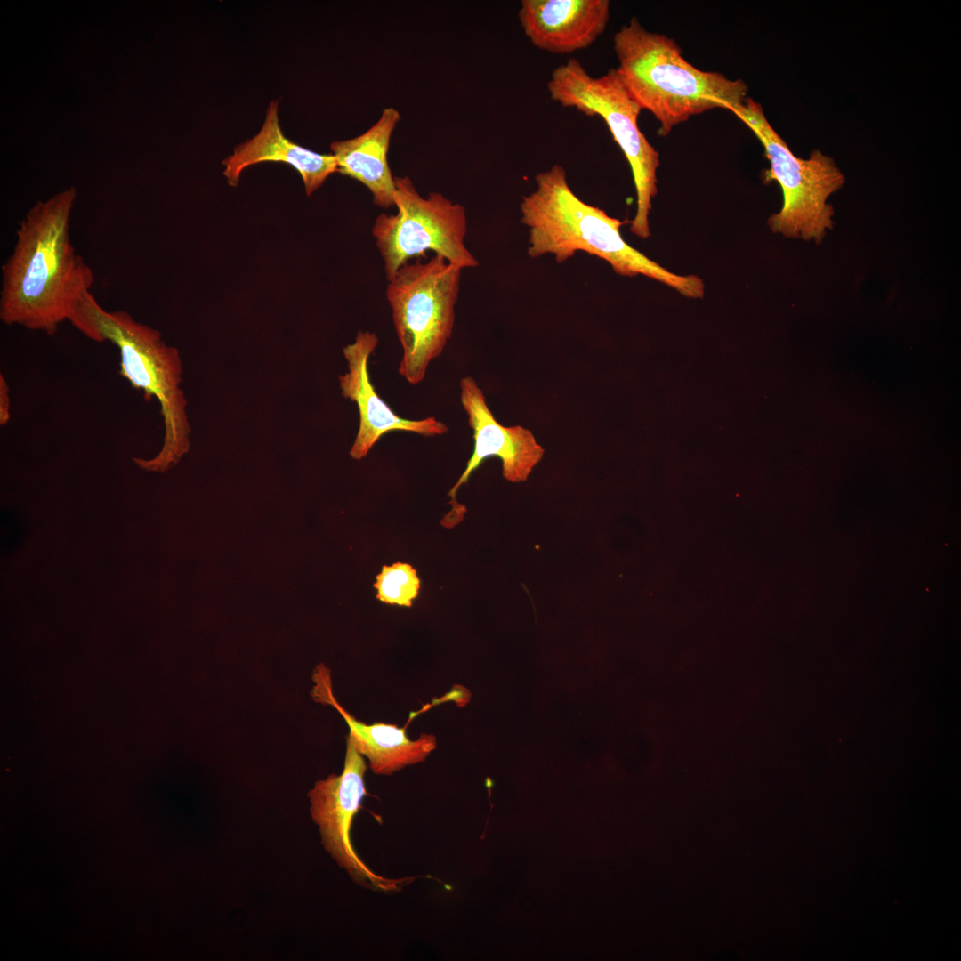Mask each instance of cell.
I'll return each mask as SVG.
<instances>
[{"mask_svg":"<svg viewBox=\"0 0 961 961\" xmlns=\"http://www.w3.org/2000/svg\"><path fill=\"white\" fill-rule=\"evenodd\" d=\"M397 214H380L372 235L390 281L412 257L433 251L461 269L474 268L478 261L467 249L464 207L441 193L423 198L408 177H394Z\"/></svg>","mask_w":961,"mask_h":961,"instance_id":"ba28073f","label":"cell"},{"mask_svg":"<svg viewBox=\"0 0 961 961\" xmlns=\"http://www.w3.org/2000/svg\"><path fill=\"white\" fill-rule=\"evenodd\" d=\"M278 110V101H271L259 133L236 146L233 153L222 161L223 175L230 186H237L241 173L250 166L282 162L297 170L306 195L311 196L330 174L337 172L336 159L333 154L311 151L287 138L280 128Z\"/></svg>","mask_w":961,"mask_h":961,"instance_id":"5bb4252c","label":"cell"},{"mask_svg":"<svg viewBox=\"0 0 961 961\" xmlns=\"http://www.w3.org/2000/svg\"><path fill=\"white\" fill-rule=\"evenodd\" d=\"M400 119L397 109H384L377 122L364 133L330 144L337 172L363 183L371 191L374 204L383 208L395 206V182L387 152Z\"/></svg>","mask_w":961,"mask_h":961,"instance_id":"9a60e30c","label":"cell"},{"mask_svg":"<svg viewBox=\"0 0 961 961\" xmlns=\"http://www.w3.org/2000/svg\"><path fill=\"white\" fill-rule=\"evenodd\" d=\"M731 112L763 146L770 163L764 181H776L782 190V207L768 220L771 231L791 238L822 241L827 230L833 228L834 209L827 200L844 184V174L820 150H813L808 159L797 157L771 125L761 104L751 98Z\"/></svg>","mask_w":961,"mask_h":961,"instance_id":"8992f818","label":"cell"},{"mask_svg":"<svg viewBox=\"0 0 961 961\" xmlns=\"http://www.w3.org/2000/svg\"><path fill=\"white\" fill-rule=\"evenodd\" d=\"M553 101L589 116L600 117L630 165L636 193V212L630 230L646 239L650 236L649 216L658 193L659 155L638 125L642 111L621 82L616 69L600 77L590 75L581 62L570 58L555 68L547 82Z\"/></svg>","mask_w":961,"mask_h":961,"instance_id":"5b68a950","label":"cell"},{"mask_svg":"<svg viewBox=\"0 0 961 961\" xmlns=\"http://www.w3.org/2000/svg\"><path fill=\"white\" fill-rule=\"evenodd\" d=\"M608 0H522L518 18L537 48L569 54L589 47L610 20Z\"/></svg>","mask_w":961,"mask_h":961,"instance_id":"7c38bea8","label":"cell"},{"mask_svg":"<svg viewBox=\"0 0 961 961\" xmlns=\"http://www.w3.org/2000/svg\"><path fill=\"white\" fill-rule=\"evenodd\" d=\"M311 696L317 702L335 707L349 727L348 739L356 749L369 761L370 770L377 775H391L402 768L424 762L436 747L432 734H421L408 739L406 727L392 723L367 724L347 712L333 694L329 670L322 664L313 674Z\"/></svg>","mask_w":961,"mask_h":961,"instance_id":"4fadbf2b","label":"cell"},{"mask_svg":"<svg viewBox=\"0 0 961 961\" xmlns=\"http://www.w3.org/2000/svg\"><path fill=\"white\" fill-rule=\"evenodd\" d=\"M378 343L375 333L359 331L354 343L346 345L343 353L348 370L339 376L343 398L356 403L359 414V431L350 449L356 460L364 458L379 439L392 431H406L425 437L445 434L448 425L431 416L410 420L399 416L375 390L369 376L368 359Z\"/></svg>","mask_w":961,"mask_h":961,"instance_id":"8fae6325","label":"cell"},{"mask_svg":"<svg viewBox=\"0 0 961 961\" xmlns=\"http://www.w3.org/2000/svg\"><path fill=\"white\" fill-rule=\"evenodd\" d=\"M11 419L10 387L3 374L0 375V424H8Z\"/></svg>","mask_w":961,"mask_h":961,"instance_id":"e0dca14e","label":"cell"},{"mask_svg":"<svg viewBox=\"0 0 961 961\" xmlns=\"http://www.w3.org/2000/svg\"><path fill=\"white\" fill-rule=\"evenodd\" d=\"M374 587L380 602L409 608L419 594L421 580L412 565L398 561L382 567Z\"/></svg>","mask_w":961,"mask_h":961,"instance_id":"2e32d148","label":"cell"},{"mask_svg":"<svg viewBox=\"0 0 961 961\" xmlns=\"http://www.w3.org/2000/svg\"><path fill=\"white\" fill-rule=\"evenodd\" d=\"M78 331L97 343L109 341L119 351V375L141 391L145 400H157L164 424L163 443L150 459L133 458L148 472H166L190 451L191 429L187 400L181 388L179 351L167 345L157 329L137 321L125 311H107L91 294L86 298Z\"/></svg>","mask_w":961,"mask_h":961,"instance_id":"277c9868","label":"cell"},{"mask_svg":"<svg viewBox=\"0 0 961 961\" xmlns=\"http://www.w3.org/2000/svg\"><path fill=\"white\" fill-rule=\"evenodd\" d=\"M536 188L522 197L521 222L529 230L527 254L553 255L563 262L577 252L606 261L621 276L642 275L690 298H701L705 285L697 275H678L627 244L623 222L580 199L568 183L563 166L553 165L535 177Z\"/></svg>","mask_w":961,"mask_h":961,"instance_id":"7a4b0ae2","label":"cell"},{"mask_svg":"<svg viewBox=\"0 0 961 961\" xmlns=\"http://www.w3.org/2000/svg\"><path fill=\"white\" fill-rule=\"evenodd\" d=\"M366 771L363 755L347 738L343 772L315 783L308 794L310 811L319 826L325 850L341 868L361 884L392 889L396 885L373 873L356 854L351 842V824L366 795Z\"/></svg>","mask_w":961,"mask_h":961,"instance_id":"30bf717a","label":"cell"},{"mask_svg":"<svg viewBox=\"0 0 961 961\" xmlns=\"http://www.w3.org/2000/svg\"><path fill=\"white\" fill-rule=\"evenodd\" d=\"M461 271L435 254L402 265L388 281L386 297L403 351L398 370L411 384L423 381L452 335Z\"/></svg>","mask_w":961,"mask_h":961,"instance_id":"52a82bcc","label":"cell"},{"mask_svg":"<svg viewBox=\"0 0 961 961\" xmlns=\"http://www.w3.org/2000/svg\"><path fill=\"white\" fill-rule=\"evenodd\" d=\"M613 48L621 82L658 121L661 136L692 116L716 108L731 111L747 98L744 81L696 68L673 38L647 30L636 17L615 33Z\"/></svg>","mask_w":961,"mask_h":961,"instance_id":"3957f363","label":"cell"},{"mask_svg":"<svg viewBox=\"0 0 961 961\" xmlns=\"http://www.w3.org/2000/svg\"><path fill=\"white\" fill-rule=\"evenodd\" d=\"M460 400L473 431V451L464 472L448 493L451 497V509L440 521V524L448 529L464 520L466 508L457 502L456 492L484 460L499 458L504 479L521 483L528 480L545 454L529 429L521 425L505 426L497 422L487 405L482 390L472 376L461 379Z\"/></svg>","mask_w":961,"mask_h":961,"instance_id":"9c48e42d","label":"cell"},{"mask_svg":"<svg viewBox=\"0 0 961 961\" xmlns=\"http://www.w3.org/2000/svg\"><path fill=\"white\" fill-rule=\"evenodd\" d=\"M75 188L38 201L16 231L12 254L2 265L0 319L8 326L54 335L73 326L93 273L70 238Z\"/></svg>","mask_w":961,"mask_h":961,"instance_id":"6da1fadb","label":"cell"}]
</instances>
